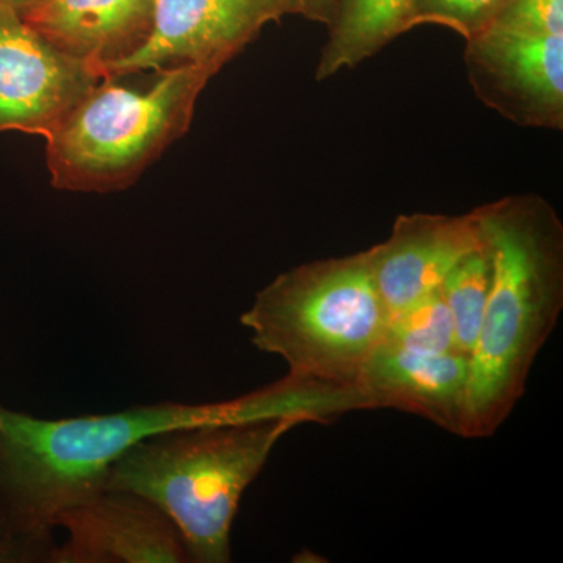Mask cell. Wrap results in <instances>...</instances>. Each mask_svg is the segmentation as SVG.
<instances>
[{
	"instance_id": "6da1fadb",
	"label": "cell",
	"mask_w": 563,
	"mask_h": 563,
	"mask_svg": "<svg viewBox=\"0 0 563 563\" xmlns=\"http://www.w3.org/2000/svg\"><path fill=\"white\" fill-rule=\"evenodd\" d=\"M298 410L287 380L229 402L165 401L62 420L0 406V512L7 531L14 544L22 540L46 553L55 517L103 490L110 466L136 443L209 422L298 417Z\"/></svg>"
},
{
	"instance_id": "7a4b0ae2",
	"label": "cell",
	"mask_w": 563,
	"mask_h": 563,
	"mask_svg": "<svg viewBox=\"0 0 563 563\" xmlns=\"http://www.w3.org/2000/svg\"><path fill=\"white\" fill-rule=\"evenodd\" d=\"M492 257V288L470 355L466 439L501 428L526 390L563 309V224L537 195L477 207Z\"/></svg>"
},
{
	"instance_id": "3957f363",
	"label": "cell",
	"mask_w": 563,
	"mask_h": 563,
	"mask_svg": "<svg viewBox=\"0 0 563 563\" xmlns=\"http://www.w3.org/2000/svg\"><path fill=\"white\" fill-rule=\"evenodd\" d=\"M301 417L209 422L158 433L110 466L103 490L132 493L179 531L195 563L231 562V533L244 492Z\"/></svg>"
},
{
	"instance_id": "277c9868",
	"label": "cell",
	"mask_w": 563,
	"mask_h": 563,
	"mask_svg": "<svg viewBox=\"0 0 563 563\" xmlns=\"http://www.w3.org/2000/svg\"><path fill=\"white\" fill-rule=\"evenodd\" d=\"M388 320L363 251L282 273L255 295L240 321L258 350L287 363L291 379L355 393Z\"/></svg>"
},
{
	"instance_id": "5b68a950",
	"label": "cell",
	"mask_w": 563,
	"mask_h": 563,
	"mask_svg": "<svg viewBox=\"0 0 563 563\" xmlns=\"http://www.w3.org/2000/svg\"><path fill=\"white\" fill-rule=\"evenodd\" d=\"M218 70L180 65L157 70L146 90L106 77L47 136V165L58 190L107 192L129 187L190 128L196 101Z\"/></svg>"
},
{
	"instance_id": "8992f818",
	"label": "cell",
	"mask_w": 563,
	"mask_h": 563,
	"mask_svg": "<svg viewBox=\"0 0 563 563\" xmlns=\"http://www.w3.org/2000/svg\"><path fill=\"white\" fill-rule=\"evenodd\" d=\"M299 14L298 0H155L146 41L106 77L180 65L220 70L269 22Z\"/></svg>"
},
{
	"instance_id": "52a82bcc",
	"label": "cell",
	"mask_w": 563,
	"mask_h": 563,
	"mask_svg": "<svg viewBox=\"0 0 563 563\" xmlns=\"http://www.w3.org/2000/svg\"><path fill=\"white\" fill-rule=\"evenodd\" d=\"M102 79L96 66L57 49L0 3V133L47 139Z\"/></svg>"
},
{
	"instance_id": "ba28073f",
	"label": "cell",
	"mask_w": 563,
	"mask_h": 563,
	"mask_svg": "<svg viewBox=\"0 0 563 563\" xmlns=\"http://www.w3.org/2000/svg\"><path fill=\"white\" fill-rule=\"evenodd\" d=\"M477 98L523 128H563V35L490 27L466 41Z\"/></svg>"
},
{
	"instance_id": "9c48e42d",
	"label": "cell",
	"mask_w": 563,
	"mask_h": 563,
	"mask_svg": "<svg viewBox=\"0 0 563 563\" xmlns=\"http://www.w3.org/2000/svg\"><path fill=\"white\" fill-rule=\"evenodd\" d=\"M68 532L49 547L51 563L190 562L176 526L150 501L117 490H101L55 517L54 529Z\"/></svg>"
},
{
	"instance_id": "30bf717a",
	"label": "cell",
	"mask_w": 563,
	"mask_h": 563,
	"mask_svg": "<svg viewBox=\"0 0 563 563\" xmlns=\"http://www.w3.org/2000/svg\"><path fill=\"white\" fill-rule=\"evenodd\" d=\"M484 246L476 210L401 214L390 236L366 251L377 290L390 317L440 290L448 274Z\"/></svg>"
},
{
	"instance_id": "8fae6325",
	"label": "cell",
	"mask_w": 563,
	"mask_h": 563,
	"mask_svg": "<svg viewBox=\"0 0 563 563\" xmlns=\"http://www.w3.org/2000/svg\"><path fill=\"white\" fill-rule=\"evenodd\" d=\"M468 362L459 351L435 354L380 343L355 393L363 407L406 410L465 437Z\"/></svg>"
},
{
	"instance_id": "7c38bea8",
	"label": "cell",
	"mask_w": 563,
	"mask_h": 563,
	"mask_svg": "<svg viewBox=\"0 0 563 563\" xmlns=\"http://www.w3.org/2000/svg\"><path fill=\"white\" fill-rule=\"evenodd\" d=\"M155 0H43L21 18L57 49L106 69L146 41Z\"/></svg>"
},
{
	"instance_id": "4fadbf2b",
	"label": "cell",
	"mask_w": 563,
	"mask_h": 563,
	"mask_svg": "<svg viewBox=\"0 0 563 563\" xmlns=\"http://www.w3.org/2000/svg\"><path fill=\"white\" fill-rule=\"evenodd\" d=\"M413 0H342L321 51L317 80L354 68L401 33L409 32Z\"/></svg>"
},
{
	"instance_id": "5bb4252c",
	"label": "cell",
	"mask_w": 563,
	"mask_h": 563,
	"mask_svg": "<svg viewBox=\"0 0 563 563\" xmlns=\"http://www.w3.org/2000/svg\"><path fill=\"white\" fill-rule=\"evenodd\" d=\"M492 257L487 244L463 258L448 274L440 287L451 318H453L455 344L466 357L472 355L479 335L481 324L492 288Z\"/></svg>"
},
{
	"instance_id": "9a60e30c",
	"label": "cell",
	"mask_w": 563,
	"mask_h": 563,
	"mask_svg": "<svg viewBox=\"0 0 563 563\" xmlns=\"http://www.w3.org/2000/svg\"><path fill=\"white\" fill-rule=\"evenodd\" d=\"M383 343L418 352H454L453 318L439 291L393 314L388 320ZM461 352V351H459Z\"/></svg>"
},
{
	"instance_id": "2e32d148",
	"label": "cell",
	"mask_w": 563,
	"mask_h": 563,
	"mask_svg": "<svg viewBox=\"0 0 563 563\" xmlns=\"http://www.w3.org/2000/svg\"><path fill=\"white\" fill-rule=\"evenodd\" d=\"M507 0H413L407 27L437 24L457 32L466 41L488 31Z\"/></svg>"
},
{
	"instance_id": "e0dca14e",
	"label": "cell",
	"mask_w": 563,
	"mask_h": 563,
	"mask_svg": "<svg viewBox=\"0 0 563 563\" xmlns=\"http://www.w3.org/2000/svg\"><path fill=\"white\" fill-rule=\"evenodd\" d=\"M492 27L536 35H563V0H507Z\"/></svg>"
},
{
	"instance_id": "ac0fdd59",
	"label": "cell",
	"mask_w": 563,
	"mask_h": 563,
	"mask_svg": "<svg viewBox=\"0 0 563 563\" xmlns=\"http://www.w3.org/2000/svg\"><path fill=\"white\" fill-rule=\"evenodd\" d=\"M342 0H298L299 14L307 20L331 24Z\"/></svg>"
},
{
	"instance_id": "d6986e66",
	"label": "cell",
	"mask_w": 563,
	"mask_h": 563,
	"mask_svg": "<svg viewBox=\"0 0 563 563\" xmlns=\"http://www.w3.org/2000/svg\"><path fill=\"white\" fill-rule=\"evenodd\" d=\"M14 551H16V544L11 540L2 512H0V561L5 558H13L16 554Z\"/></svg>"
},
{
	"instance_id": "ffe728a7",
	"label": "cell",
	"mask_w": 563,
	"mask_h": 563,
	"mask_svg": "<svg viewBox=\"0 0 563 563\" xmlns=\"http://www.w3.org/2000/svg\"><path fill=\"white\" fill-rule=\"evenodd\" d=\"M43 0H0L2 5L10 7V9L18 11V13L32 9V7L38 5Z\"/></svg>"
}]
</instances>
